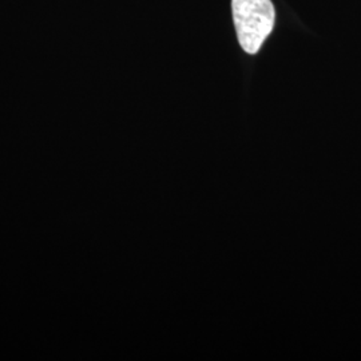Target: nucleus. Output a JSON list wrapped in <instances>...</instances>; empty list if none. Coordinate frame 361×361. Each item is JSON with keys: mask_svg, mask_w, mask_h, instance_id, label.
<instances>
[{"mask_svg": "<svg viewBox=\"0 0 361 361\" xmlns=\"http://www.w3.org/2000/svg\"><path fill=\"white\" fill-rule=\"evenodd\" d=\"M232 13L243 50L257 54L274 26L276 11L271 0H232Z\"/></svg>", "mask_w": 361, "mask_h": 361, "instance_id": "nucleus-1", "label": "nucleus"}]
</instances>
